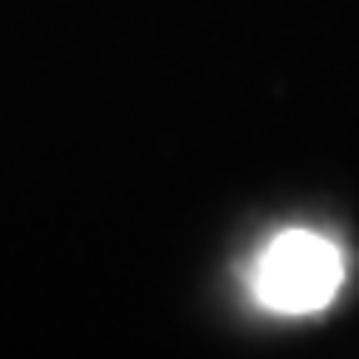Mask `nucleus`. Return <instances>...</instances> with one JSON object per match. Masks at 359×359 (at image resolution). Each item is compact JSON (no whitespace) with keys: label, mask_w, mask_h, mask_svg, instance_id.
I'll use <instances>...</instances> for the list:
<instances>
[{"label":"nucleus","mask_w":359,"mask_h":359,"mask_svg":"<svg viewBox=\"0 0 359 359\" xmlns=\"http://www.w3.org/2000/svg\"><path fill=\"white\" fill-rule=\"evenodd\" d=\"M344 285V255L314 230H285L255 259V299L275 314H314L334 304Z\"/></svg>","instance_id":"nucleus-1"}]
</instances>
